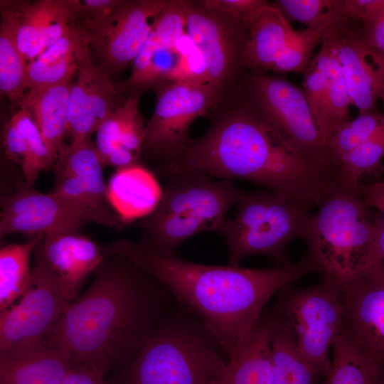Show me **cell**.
<instances>
[{
    "label": "cell",
    "instance_id": "c3c4849f",
    "mask_svg": "<svg viewBox=\"0 0 384 384\" xmlns=\"http://www.w3.org/2000/svg\"><path fill=\"white\" fill-rule=\"evenodd\" d=\"M359 193L368 207L384 213V181H375L369 184H360Z\"/></svg>",
    "mask_w": 384,
    "mask_h": 384
},
{
    "label": "cell",
    "instance_id": "f35d334b",
    "mask_svg": "<svg viewBox=\"0 0 384 384\" xmlns=\"http://www.w3.org/2000/svg\"><path fill=\"white\" fill-rule=\"evenodd\" d=\"M303 92L319 129L328 92V76L313 60L303 73Z\"/></svg>",
    "mask_w": 384,
    "mask_h": 384
},
{
    "label": "cell",
    "instance_id": "ffe728a7",
    "mask_svg": "<svg viewBox=\"0 0 384 384\" xmlns=\"http://www.w3.org/2000/svg\"><path fill=\"white\" fill-rule=\"evenodd\" d=\"M72 81L28 90L16 104L36 122L52 156L57 159L68 145V99Z\"/></svg>",
    "mask_w": 384,
    "mask_h": 384
},
{
    "label": "cell",
    "instance_id": "cb8c5ba5",
    "mask_svg": "<svg viewBox=\"0 0 384 384\" xmlns=\"http://www.w3.org/2000/svg\"><path fill=\"white\" fill-rule=\"evenodd\" d=\"M271 321L272 384H317L322 376L299 353L287 320L273 310Z\"/></svg>",
    "mask_w": 384,
    "mask_h": 384
},
{
    "label": "cell",
    "instance_id": "603a6c76",
    "mask_svg": "<svg viewBox=\"0 0 384 384\" xmlns=\"http://www.w3.org/2000/svg\"><path fill=\"white\" fill-rule=\"evenodd\" d=\"M294 31L282 12L268 3L250 28L242 55L245 68L272 70Z\"/></svg>",
    "mask_w": 384,
    "mask_h": 384
},
{
    "label": "cell",
    "instance_id": "b9f144b4",
    "mask_svg": "<svg viewBox=\"0 0 384 384\" xmlns=\"http://www.w3.org/2000/svg\"><path fill=\"white\" fill-rule=\"evenodd\" d=\"M53 171L55 183L51 191L90 207L112 209L100 205L87 188L73 176L60 171Z\"/></svg>",
    "mask_w": 384,
    "mask_h": 384
},
{
    "label": "cell",
    "instance_id": "5bb4252c",
    "mask_svg": "<svg viewBox=\"0 0 384 384\" xmlns=\"http://www.w3.org/2000/svg\"><path fill=\"white\" fill-rule=\"evenodd\" d=\"M342 336L384 366V261H369L352 279L340 283Z\"/></svg>",
    "mask_w": 384,
    "mask_h": 384
},
{
    "label": "cell",
    "instance_id": "52a82bcc",
    "mask_svg": "<svg viewBox=\"0 0 384 384\" xmlns=\"http://www.w3.org/2000/svg\"><path fill=\"white\" fill-rule=\"evenodd\" d=\"M232 219L220 232L228 247L229 264L239 265L252 255H263L277 266L291 263L287 248L294 239H305L313 205L274 192L243 191Z\"/></svg>",
    "mask_w": 384,
    "mask_h": 384
},
{
    "label": "cell",
    "instance_id": "e575fe53",
    "mask_svg": "<svg viewBox=\"0 0 384 384\" xmlns=\"http://www.w3.org/2000/svg\"><path fill=\"white\" fill-rule=\"evenodd\" d=\"M85 58H69L53 63H43L37 60L28 62L26 67V88L28 90L72 81Z\"/></svg>",
    "mask_w": 384,
    "mask_h": 384
},
{
    "label": "cell",
    "instance_id": "f6af8a7d",
    "mask_svg": "<svg viewBox=\"0 0 384 384\" xmlns=\"http://www.w3.org/2000/svg\"><path fill=\"white\" fill-rule=\"evenodd\" d=\"M347 19L365 25L384 8V0H335Z\"/></svg>",
    "mask_w": 384,
    "mask_h": 384
},
{
    "label": "cell",
    "instance_id": "74e56055",
    "mask_svg": "<svg viewBox=\"0 0 384 384\" xmlns=\"http://www.w3.org/2000/svg\"><path fill=\"white\" fill-rule=\"evenodd\" d=\"M152 31L162 47L174 48L186 33V14L182 1H167L156 19Z\"/></svg>",
    "mask_w": 384,
    "mask_h": 384
},
{
    "label": "cell",
    "instance_id": "836d02e7",
    "mask_svg": "<svg viewBox=\"0 0 384 384\" xmlns=\"http://www.w3.org/2000/svg\"><path fill=\"white\" fill-rule=\"evenodd\" d=\"M10 122L23 135L30 153V161L27 171L23 174L24 181L33 186L41 171L53 169L55 161L49 151L43 137L31 114L20 109Z\"/></svg>",
    "mask_w": 384,
    "mask_h": 384
},
{
    "label": "cell",
    "instance_id": "d4e9b609",
    "mask_svg": "<svg viewBox=\"0 0 384 384\" xmlns=\"http://www.w3.org/2000/svg\"><path fill=\"white\" fill-rule=\"evenodd\" d=\"M334 26L323 37L321 48L312 59L328 76L326 101L319 127L321 137L327 146L329 139L335 129L346 121L348 107L351 104L345 77L336 54Z\"/></svg>",
    "mask_w": 384,
    "mask_h": 384
},
{
    "label": "cell",
    "instance_id": "277c9868",
    "mask_svg": "<svg viewBox=\"0 0 384 384\" xmlns=\"http://www.w3.org/2000/svg\"><path fill=\"white\" fill-rule=\"evenodd\" d=\"M221 343L183 304L154 329L107 384H215L228 362Z\"/></svg>",
    "mask_w": 384,
    "mask_h": 384
},
{
    "label": "cell",
    "instance_id": "7a4b0ae2",
    "mask_svg": "<svg viewBox=\"0 0 384 384\" xmlns=\"http://www.w3.org/2000/svg\"><path fill=\"white\" fill-rule=\"evenodd\" d=\"M228 98L208 131L156 166V176L240 178L314 206L338 186V168L289 152L273 139L237 90Z\"/></svg>",
    "mask_w": 384,
    "mask_h": 384
},
{
    "label": "cell",
    "instance_id": "6da1fadb",
    "mask_svg": "<svg viewBox=\"0 0 384 384\" xmlns=\"http://www.w3.org/2000/svg\"><path fill=\"white\" fill-rule=\"evenodd\" d=\"M177 303L161 281L128 257L107 254L88 289L70 303L45 339L105 378L136 353Z\"/></svg>",
    "mask_w": 384,
    "mask_h": 384
},
{
    "label": "cell",
    "instance_id": "681fc988",
    "mask_svg": "<svg viewBox=\"0 0 384 384\" xmlns=\"http://www.w3.org/2000/svg\"><path fill=\"white\" fill-rule=\"evenodd\" d=\"M140 158L118 142L112 149L105 166H111L117 170L141 163Z\"/></svg>",
    "mask_w": 384,
    "mask_h": 384
},
{
    "label": "cell",
    "instance_id": "2e32d148",
    "mask_svg": "<svg viewBox=\"0 0 384 384\" xmlns=\"http://www.w3.org/2000/svg\"><path fill=\"white\" fill-rule=\"evenodd\" d=\"M42 250L70 302L79 297L87 279L105 258L101 245L83 235L80 230L45 235Z\"/></svg>",
    "mask_w": 384,
    "mask_h": 384
},
{
    "label": "cell",
    "instance_id": "83f0119b",
    "mask_svg": "<svg viewBox=\"0 0 384 384\" xmlns=\"http://www.w3.org/2000/svg\"><path fill=\"white\" fill-rule=\"evenodd\" d=\"M327 11L306 28L295 31L276 63L277 73H304L311 62L314 48L321 42L326 33L335 24L347 19L344 12L336 6Z\"/></svg>",
    "mask_w": 384,
    "mask_h": 384
},
{
    "label": "cell",
    "instance_id": "e0dca14e",
    "mask_svg": "<svg viewBox=\"0 0 384 384\" xmlns=\"http://www.w3.org/2000/svg\"><path fill=\"white\" fill-rule=\"evenodd\" d=\"M16 6L19 18L17 43L28 63L61 38L81 12L80 1L73 0L16 2Z\"/></svg>",
    "mask_w": 384,
    "mask_h": 384
},
{
    "label": "cell",
    "instance_id": "ac0fdd59",
    "mask_svg": "<svg viewBox=\"0 0 384 384\" xmlns=\"http://www.w3.org/2000/svg\"><path fill=\"white\" fill-rule=\"evenodd\" d=\"M336 54L351 102L359 114L376 110L379 83L369 48L358 35L353 21L345 19L333 28Z\"/></svg>",
    "mask_w": 384,
    "mask_h": 384
},
{
    "label": "cell",
    "instance_id": "d6986e66",
    "mask_svg": "<svg viewBox=\"0 0 384 384\" xmlns=\"http://www.w3.org/2000/svg\"><path fill=\"white\" fill-rule=\"evenodd\" d=\"M73 364L44 339L0 356V384H61Z\"/></svg>",
    "mask_w": 384,
    "mask_h": 384
},
{
    "label": "cell",
    "instance_id": "bcb514c9",
    "mask_svg": "<svg viewBox=\"0 0 384 384\" xmlns=\"http://www.w3.org/2000/svg\"><path fill=\"white\" fill-rule=\"evenodd\" d=\"M354 23L364 43L370 49L384 55V8L369 23L365 25Z\"/></svg>",
    "mask_w": 384,
    "mask_h": 384
},
{
    "label": "cell",
    "instance_id": "30bf717a",
    "mask_svg": "<svg viewBox=\"0 0 384 384\" xmlns=\"http://www.w3.org/2000/svg\"><path fill=\"white\" fill-rule=\"evenodd\" d=\"M1 201L0 237L23 233L36 235L80 230L88 223L114 227L125 223L112 209L90 207L50 191L35 190L15 181Z\"/></svg>",
    "mask_w": 384,
    "mask_h": 384
},
{
    "label": "cell",
    "instance_id": "60d3db41",
    "mask_svg": "<svg viewBox=\"0 0 384 384\" xmlns=\"http://www.w3.org/2000/svg\"><path fill=\"white\" fill-rule=\"evenodd\" d=\"M208 9L225 14L240 21L250 30L261 9L268 4L264 0H204Z\"/></svg>",
    "mask_w": 384,
    "mask_h": 384
},
{
    "label": "cell",
    "instance_id": "ee69618b",
    "mask_svg": "<svg viewBox=\"0 0 384 384\" xmlns=\"http://www.w3.org/2000/svg\"><path fill=\"white\" fill-rule=\"evenodd\" d=\"M3 142L7 157L21 167L23 174L29 166V149L23 135L10 121L4 128Z\"/></svg>",
    "mask_w": 384,
    "mask_h": 384
},
{
    "label": "cell",
    "instance_id": "4dcf8cb0",
    "mask_svg": "<svg viewBox=\"0 0 384 384\" xmlns=\"http://www.w3.org/2000/svg\"><path fill=\"white\" fill-rule=\"evenodd\" d=\"M383 156L384 121L368 139L341 159L339 186L358 191L361 178L365 174L380 172Z\"/></svg>",
    "mask_w": 384,
    "mask_h": 384
},
{
    "label": "cell",
    "instance_id": "816d5d0a",
    "mask_svg": "<svg viewBox=\"0 0 384 384\" xmlns=\"http://www.w3.org/2000/svg\"><path fill=\"white\" fill-rule=\"evenodd\" d=\"M370 53L375 65L377 75L379 83L378 99H380L384 106V55L370 49Z\"/></svg>",
    "mask_w": 384,
    "mask_h": 384
},
{
    "label": "cell",
    "instance_id": "5b68a950",
    "mask_svg": "<svg viewBox=\"0 0 384 384\" xmlns=\"http://www.w3.org/2000/svg\"><path fill=\"white\" fill-rule=\"evenodd\" d=\"M243 191L230 179L203 174L168 178L154 210L134 224L143 230L142 242L164 254L175 255L185 240L204 232L220 233L228 210Z\"/></svg>",
    "mask_w": 384,
    "mask_h": 384
},
{
    "label": "cell",
    "instance_id": "f546056e",
    "mask_svg": "<svg viewBox=\"0 0 384 384\" xmlns=\"http://www.w3.org/2000/svg\"><path fill=\"white\" fill-rule=\"evenodd\" d=\"M44 235H32L24 243L8 244L0 250V311L23 294L31 275L30 257Z\"/></svg>",
    "mask_w": 384,
    "mask_h": 384
},
{
    "label": "cell",
    "instance_id": "d590c367",
    "mask_svg": "<svg viewBox=\"0 0 384 384\" xmlns=\"http://www.w3.org/2000/svg\"><path fill=\"white\" fill-rule=\"evenodd\" d=\"M90 38L86 30L73 26L57 41L36 59L43 63H53L69 58H84L89 53Z\"/></svg>",
    "mask_w": 384,
    "mask_h": 384
},
{
    "label": "cell",
    "instance_id": "d6a6232c",
    "mask_svg": "<svg viewBox=\"0 0 384 384\" xmlns=\"http://www.w3.org/2000/svg\"><path fill=\"white\" fill-rule=\"evenodd\" d=\"M384 121V113L377 110L359 114L351 120L340 124L328 141V147L334 157L341 159L368 139Z\"/></svg>",
    "mask_w": 384,
    "mask_h": 384
},
{
    "label": "cell",
    "instance_id": "8fae6325",
    "mask_svg": "<svg viewBox=\"0 0 384 384\" xmlns=\"http://www.w3.org/2000/svg\"><path fill=\"white\" fill-rule=\"evenodd\" d=\"M224 100L208 83L181 80L166 85L145 126L142 156L157 166L175 157L192 140L189 130L194 120Z\"/></svg>",
    "mask_w": 384,
    "mask_h": 384
},
{
    "label": "cell",
    "instance_id": "9c48e42d",
    "mask_svg": "<svg viewBox=\"0 0 384 384\" xmlns=\"http://www.w3.org/2000/svg\"><path fill=\"white\" fill-rule=\"evenodd\" d=\"M321 275L314 285L289 284L279 289L272 309L290 324L301 355L326 377L331 368L329 349L342 335L343 313L340 283L329 274Z\"/></svg>",
    "mask_w": 384,
    "mask_h": 384
},
{
    "label": "cell",
    "instance_id": "4316f807",
    "mask_svg": "<svg viewBox=\"0 0 384 384\" xmlns=\"http://www.w3.org/2000/svg\"><path fill=\"white\" fill-rule=\"evenodd\" d=\"M102 167L95 146L86 141L71 142L52 169L73 176L87 188L100 205L111 208Z\"/></svg>",
    "mask_w": 384,
    "mask_h": 384
},
{
    "label": "cell",
    "instance_id": "7402d4cb",
    "mask_svg": "<svg viewBox=\"0 0 384 384\" xmlns=\"http://www.w3.org/2000/svg\"><path fill=\"white\" fill-rule=\"evenodd\" d=\"M271 321L263 311L215 384H272Z\"/></svg>",
    "mask_w": 384,
    "mask_h": 384
},
{
    "label": "cell",
    "instance_id": "8d00e7d4",
    "mask_svg": "<svg viewBox=\"0 0 384 384\" xmlns=\"http://www.w3.org/2000/svg\"><path fill=\"white\" fill-rule=\"evenodd\" d=\"M138 103L137 97H129L115 112L122 127L119 142L141 158L145 126L138 110Z\"/></svg>",
    "mask_w": 384,
    "mask_h": 384
},
{
    "label": "cell",
    "instance_id": "7dc6e473",
    "mask_svg": "<svg viewBox=\"0 0 384 384\" xmlns=\"http://www.w3.org/2000/svg\"><path fill=\"white\" fill-rule=\"evenodd\" d=\"M61 384H107L105 378L85 363H74Z\"/></svg>",
    "mask_w": 384,
    "mask_h": 384
},
{
    "label": "cell",
    "instance_id": "1f68e13d",
    "mask_svg": "<svg viewBox=\"0 0 384 384\" xmlns=\"http://www.w3.org/2000/svg\"><path fill=\"white\" fill-rule=\"evenodd\" d=\"M98 124L92 100L85 68L80 63L76 80L72 83L68 99V134L72 142H86Z\"/></svg>",
    "mask_w": 384,
    "mask_h": 384
},
{
    "label": "cell",
    "instance_id": "9a60e30c",
    "mask_svg": "<svg viewBox=\"0 0 384 384\" xmlns=\"http://www.w3.org/2000/svg\"><path fill=\"white\" fill-rule=\"evenodd\" d=\"M167 1H123L116 9L99 18L91 19L87 32L90 43L105 60L115 68L133 62L153 28Z\"/></svg>",
    "mask_w": 384,
    "mask_h": 384
},
{
    "label": "cell",
    "instance_id": "ba28073f",
    "mask_svg": "<svg viewBox=\"0 0 384 384\" xmlns=\"http://www.w3.org/2000/svg\"><path fill=\"white\" fill-rule=\"evenodd\" d=\"M237 90L285 149L340 169L321 137L303 90L261 70L244 72Z\"/></svg>",
    "mask_w": 384,
    "mask_h": 384
},
{
    "label": "cell",
    "instance_id": "7c38bea8",
    "mask_svg": "<svg viewBox=\"0 0 384 384\" xmlns=\"http://www.w3.org/2000/svg\"><path fill=\"white\" fill-rule=\"evenodd\" d=\"M42 239L33 252L27 288L18 302L0 311V356L44 340L70 303L44 257Z\"/></svg>",
    "mask_w": 384,
    "mask_h": 384
},
{
    "label": "cell",
    "instance_id": "8992f818",
    "mask_svg": "<svg viewBox=\"0 0 384 384\" xmlns=\"http://www.w3.org/2000/svg\"><path fill=\"white\" fill-rule=\"evenodd\" d=\"M369 208L359 191L338 185L309 219L306 256L339 283L352 279L368 261L378 233Z\"/></svg>",
    "mask_w": 384,
    "mask_h": 384
},
{
    "label": "cell",
    "instance_id": "484cf974",
    "mask_svg": "<svg viewBox=\"0 0 384 384\" xmlns=\"http://www.w3.org/2000/svg\"><path fill=\"white\" fill-rule=\"evenodd\" d=\"M19 18L16 2L1 3L0 90L18 102L26 94L28 62L17 43Z\"/></svg>",
    "mask_w": 384,
    "mask_h": 384
},
{
    "label": "cell",
    "instance_id": "f1b7e54d",
    "mask_svg": "<svg viewBox=\"0 0 384 384\" xmlns=\"http://www.w3.org/2000/svg\"><path fill=\"white\" fill-rule=\"evenodd\" d=\"M325 384H384V366L369 358L342 335L332 346Z\"/></svg>",
    "mask_w": 384,
    "mask_h": 384
},
{
    "label": "cell",
    "instance_id": "44dd1931",
    "mask_svg": "<svg viewBox=\"0 0 384 384\" xmlns=\"http://www.w3.org/2000/svg\"><path fill=\"white\" fill-rule=\"evenodd\" d=\"M156 176L139 163L117 170L112 177L110 201L125 224L147 216L158 206L162 188Z\"/></svg>",
    "mask_w": 384,
    "mask_h": 384
},
{
    "label": "cell",
    "instance_id": "ab89813d",
    "mask_svg": "<svg viewBox=\"0 0 384 384\" xmlns=\"http://www.w3.org/2000/svg\"><path fill=\"white\" fill-rule=\"evenodd\" d=\"M271 4L277 8L289 23L299 21L306 26L334 7V0H278Z\"/></svg>",
    "mask_w": 384,
    "mask_h": 384
},
{
    "label": "cell",
    "instance_id": "4fadbf2b",
    "mask_svg": "<svg viewBox=\"0 0 384 384\" xmlns=\"http://www.w3.org/2000/svg\"><path fill=\"white\" fill-rule=\"evenodd\" d=\"M182 4L186 32L205 60L208 83L225 100L236 90L244 73L242 55L250 30L201 1H182Z\"/></svg>",
    "mask_w": 384,
    "mask_h": 384
},
{
    "label": "cell",
    "instance_id": "3957f363",
    "mask_svg": "<svg viewBox=\"0 0 384 384\" xmlns=\"http://www.w3.org/2000/svg\"><path fill=\"white\" fill-rule=\"evenodd\" d=\"M106 254L128 257L161 281L178 302L196 314L213 333L228 358L284 287L321 270L306 255L296 263L267 269L194 263L164 254L144 242L123 239L101 245Z\"/></svg>",
    "mask_w": 384,
    "mask_h": 384
},
{
    "label": "cell",
    "instance_id": "7bdbcfd3",
    "mask_svg": "<svg viewBox=\"0 0 384 384\" xmlns=\"http://www.w3.org/2000/svg\"><path fill=\"white\" fill-rule=\"evenodd\" d=\"M95 149L103 166L114 146L119 142L122 132L121 123L116 112L105 121L97 129Z\"/></svg>",
    "mask_w": 384,
    "mask_h": 384
},
{
    "label": "cell",
    "instance_id": "f907efd6",
    "mask_svg": "<svg viewBox=\"0 0 384 384\" xmlns=\"http://www.w3.org/2000/svg\"><path fill=\"white\" fill-rule=\"evenodd\" d=\"M378 233L370 259L384 261V217L375 218Z\"/></svg>",
    "mask_w": 384,
    "mask_h": 384
}]
</instances>
